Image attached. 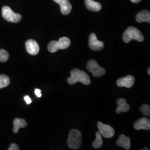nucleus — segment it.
Returning <instances> with one entry per match:
<instances>
[{"label":"nucleus","mask_w":150,"mask_h":150,"mask_svg":"<svg viewBox=\"0 0 150 150\" xmlns=\"http://www.w3.org/2000/svg\"><path fill=\"white\" fill-rule=\"evenodd\" d=\"M67 82L70 85H74L77 82H81L85 85L91 83L89 76L85 72L78 69H75L71 71V77L68 78Z\"/></svg>","instance_id":"nucleus-1"},{"label":"nucleus","mask_w":150,"mask_h":150,"mask_svg":"<svg viewBox=\"0 0 150 150\" xmlns=\"http://www.w3.org/2000/svg\"><path fill=\"white\" fill-rule=\"evenodd\" d=\"M122 38L125 43H129L132 40L139 42H142L144 40L142 33L139 30L133 26H130L127 28L123 33Z\"/></svg>","instance_id":"nucleus-2"},{"label":"nucleus","mask_w":150,"mask_h":150,"mask_svg":"<svg viewBox=\"0 0 150 150\" xmlns=\"http://www.w3.org/2000/svg\"><path fill=\"white\" fill-rule=\"evenodd\" d=\"M82 137L80 131L77 129L71 130L67 139V145L72 150H77L81 146Z\"/></svg>","instance_id":"nucleus-3"},{"label":"nucleus","mask_w":150,"mask_h":150,"mask_svg":"<svg viewBox=\"0 0 150 150\" xmlns=\"http://www.w3.org/2000/svg\"><path fill=\"white\" fill-rule=\"evenodd\" d=\"M2 16L7 21L17 23L20 21L22 16L19 13H15L8 6H4L2 10Z\"/></svg>","instance_id":"nucleus-4"},{"label":"nucleus","mask_w":150,"mask_h":150,"mask_svg":"<svg viewBox=\"0 0 150 150\" xmlns=\"http://www.w3.org/2000/svg\"><path fill=\"white\" fill-rule=\"evenodd\" d=\"M87 69L96 77H101L106 74L105 69L100 66L96 61L93 59H91L87 62Z\"/></svg>","instance_id":"nucleus-5"},{"label":"nucleus","mask_w":150,"mask_h":150,"mask_svg":"<svg viewBox=\"0 0 150 150\" xmlns=\"http://www.w3.org/2000/svg\"><path fill=\"white\" fill-rule=\"evenodd\" d=\"M97 127L99 132L105 138H111L115 134L114 129L108 125H106L98 121L97 123Z\"/></svg>","instance_id":"nucleus-6"},{"label":"nucleus","mask_w":150,"mask_h":150,"mask_svg":"<svg viewBox=\"0 0 150 150\" xmlns=\"http://www.w3.org/2000/svg\"><path fill=\"white\" fill-rule=\"evenodd\" d=\"M89 46L92 50L100 51L104 47V43L102 41L97 40L96 35L94 33H92L89 37Z\"/></svg>","instance_id":"nucleus-7"},{"label":"nucleus","mask_w":150,"mask_h":150,"mask_svg":"<svg viewBox=\"0 0 150 150\" xmlns=\"http://www.w3.org/2000/svg\"><path fill=\"white\" fill-rule=\"evenodd\" d=\"M135 79L134 77L131 75H128L125 77L118 79L116 83L118 87H125L126 88H131L134 85Z\"/></svg>","instance_id":"nucleus-8"},{"label":"nucleus","mask_w":150,"mask_h":150,"mask_svg":"<svg viewBox=\"0 0 150 150\" xmlns=\"http://www.w3.org/2000/svg\"><path fill=\"white\" fill-rule=\"evenodd\" d=\"M26 48L27 52L31 55H36L38 54L40 47L36 41L33 40H28L26 42Z\"/></svg>","instance_id":"nucleus-9"},{"label":"nucleus","mask_w":150,"mask_h":150,"mask_svg":"<svg viewBox=\"0 0 150 150\" xmlns=\"http://www.w3.org/2000/svg\"><path fill=\"white\" fill-rule=\"evenodd\" d=\"M134 127L136 130H139L141 129L149 130L150 129V119L146 117L139 118L134 123Z\"/></svg>","instance_id":"nucleus-10"},{"label":"nucleus","mask_w":150,"mask_h":150,"mask_svg":"<svg viewBox=\"0 0 150 150\" xmlns=\"http://www.w3.org/2000/svg\"><path fill=\"white\" fill-rule=\"evenodd\" d=\"M54 1L59 5L61 12L63 15H66L71 12L72 6L69 0H54Z\"/></svg>","instance_id":"nucleus-11"},{"label":"nucleus","mask_w":150,"mask_h":150,"mask_svg":"<svg viewBox=\"0 0 150 150\" xmlns=\"http://www.w3.org/2000/svg\"><path fill=\"white\" fill-rule=\"evenodd\" d=\"M116 145L123 147L125 150H128L131 147V139L128 136L122 134L120 135L118 140L116 141Z\"/></svg>","instance_id":"nucleus-12"},{"label":"nucleus","mask_w":150,"mask_h":150,"mask_svg":"<svg viewBox=\"0 0 150 150\" xmlns=\"http://www.w3.org/2000/svg\"><path fill=\"white\" fill-rule=\"evenodd\" d=\"M117 108H116V112L117 114L121 112H127L130 108V106L128 103H127V101L126 99L123 98H119L117 100Z\"/></svg>","instance_id":"nucleus-13"},{"label":"nucleus","mask_w":150,"mask_h":150,"mask_svg":"<svg viewBox=\"0 0 150 150\" xmlns=\"http://www.w3.org/2000/svg\"><path fill=\"white\" fill-rule=\"evenodd\" d=\"M85 5L87 9L93 12L100 11L102 8L100 3L94 1L93 0H85Z\"/></svg>","instance_id":"nucleus-14"},{"label":"nucleus","mask_w":150,"mask_h":150,"mask_svg":"<svg viewBox=\"0 0 150 150\" xmlns=\"http://www.w3.org/2000/svg\"><path fill=\"white\" fill-rule=\"evenodd\" d=\"M136 21L142 23L144 22H147L150 23V12L147 10L141 11L136 16Z\"/></svg>","instance_id":"nucleus-15"},{"label":"nucleus","mask_w":150,"mask_h":150,"mask_svg":"<svg viewBox=\"0 0 150 150\" xmlns=\"http://www.w3.org/2000/svg\"><path fill=\"white\" fill-rule=\"evenodd\" d=\"M13 132L14 133H17L19 131V129L21 128H24L27 126V122L25 120L16 118L13 121Z\"/></svg>","instance_id":"nucleus-16"},{"label":"nucleus","mask_w":150,"mask_h":150,"mask_svg":"<svg viewBox=\"0 0 150 150\" xmlns=\"http://www.w3.org/2000/svg\"><path fill=\"white\" fill-rule=\"evenodd\" d=\"M59 50H64L68 48L71 45V41L69 38L63 37L60 38L58 41Z\"/></svg>","instance_id":"nucleus-17"},{"label":"nucleus","mask_w":150,"mask_h":150,"mask_svg":"<svg viewBox=\"0 0 150 150\" xmlns=\"http://www.w3.org/2000/svg\"><path fill=\"white\" fill-rule=\"evenodd\" d=\"M103 145L102 135L99 132L96 133V139L92 142V146L95 149L101 148Z\"/></svg>","instance_id":"nucleus-18"},{"label":"nucleus","mask_w":150,"mask_h":150,"mask_svg":"<svg viewBox=\"0 0 150 150\" xmlns=\"http://www.w3.org/2000/svg\"><path fill=\"white\" fill-rule=\"evenodd\" d=\"M10 83V78L7 75H0V89L8 86Z\"/></svg>","instance_id":"nucleus-19"},{"label":"nucleus","mask_w":150,"mask_h":150,"mask_svg":"<svg viewBox=\"0 0 150 150\" xmlns=\"http://www.w3.org/2000/svg\"><path fill=\"white\" fill-rule=\"evenodd\" d=\"M48 51L51 53H54L57 52L58 50H59V45L58 41H52L48 45Z\"/></svg>","instance_id":"nucleus-20"},{"label":"nucleus","mask_w":150,"mask_h":150,"mask_svg":"<svg viewBox=\"0 0 150 150\" xmlns=\"http://www.w3.org/2000/svg\"><path fill=\"white\" fill-rule=\"evenodd\" d=\"M9 58V54L4 49L0 50V62H5Z\"/></svg>","instance_id":"nucleus-21"},{"label":"nucleus","mask_w":150,"mask_h":150,"mask_svg":"<svg viewBox=\"0 0 150 150\" xmlns=\"http://www.w3.org/2000/svg\"><path fill=\"white\" fill-rule=\"evenodd\" d=\"M139 110L141 111L143 115L144 116H150V105L147 104L142 105L140 108Z\"/></svg>","instance_id":"nucleus-22"},{"label":"nucleus","mask_w":150,"mask_h":150,"mask_svg":"<svg viewBox=\"0 0 150 150\" xmlns=\"http://www.w3.org/2000/svg\"><path fill=\"white\" fill-rule=\"evenodd\" d=\"M19 149H20L18 145H16L15 144H12L10 145V147L8 149V150H18Z\"/></svg>","instance_id":"nucleus-23"},{"label":"nucleus","mask_w":150,"mask_h":150,"mask_svg":"<svg viewBox=\"0 0 150 150\" xmlns=\"http://www.w3.org/2000/svg\"><path fill=\"white\" fill-rule=\"evenodd\" d=\"M35 95L37 96L38 97H41L42 96V95H41V90H40V89H35Z\"/></svg>","instance_id":"nucleus-24"},{"label":"nucleus","mask_w":150,"mask_h":150,"mask_svg":"<svg viewBox=\"0 0 150 150\" xmlns=\"http://www.w3.org/2000/svg\"><path fill=\"white\" fill-rule=\"evenodd\" d=\"M24 100L26 102L27 105H29V104H30L32 102V100H31V98L28 96H27V95L24 97Z\"/></svg>","instance_id":"nucleus-25"},{"label":"nucleus","mask_w":150,"mask_h":150,"mask_svg":"<svg viewBox=\"0 0 150 150\" xmlns=\"http://www.w3.org/2000/svg\"><path fill=\"white\" fill-rule=\"evenodd\" d=\"M141 0H131V1L133 3H135V4H137V3H139Z\"/></svg>","instance_id":"nucleus-26"},{"label":"nucleus","mask_w":150,"mask_h":150,"mask_svg":"<svg viewBox=\"0 0 150 150\" xmlns=\"http://www.w3.org/2000/svg\"><path fill=\"white\" fill-rule=\"evenodd\" d=\"M147 73H148V74H149V75H150V68H149V69H148V70H147Z\"/></svg>","instance_id":"nucleus-27"},{"label":"nucleus","mask_w":150,"mask_h":150,"mask_svg":"<svg viewBox=\"0 0 150 150\" xmlns=\"http://www.w3.org/2000/svg\"><path fill=\"white\" fill-rule=\"evenodd\" d=\"M149 150V149L147 148V147H145V149H142V150Z\"/></svg>","instance_id":"nucleus-28"}]
</instances>
